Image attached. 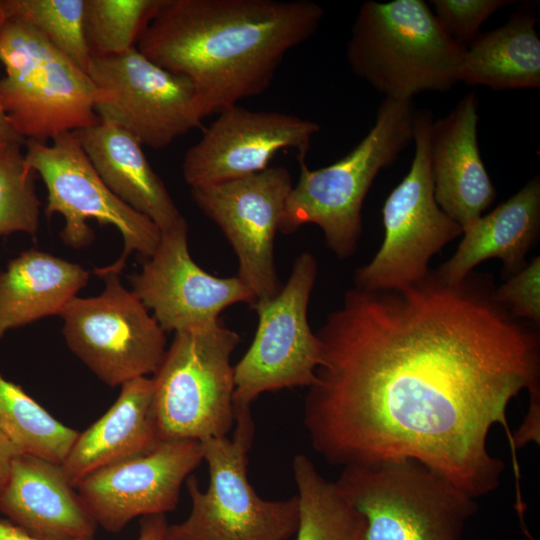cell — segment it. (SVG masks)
Returning <instances> with one entry per match:
<instances>
[{
    "label": "cell",
    "instance_id": "obj_1",
    "mask_svg": "<svg viewBox=\"0 0 540 540\" xmlns=\"http://www.w3.org/2000/svg\"><path fill=\"white\" fill-rule=\"evenodd\" d=\"M469 275L354 287L315 332L303 423L329 464L410 458L476 499L498 488L504 463L489 434L503 427L513 452L507 409L540 392V340Z\"/></svg>",
    "mask_w": 540,
    "mask_h": 540
},
{
    "label": "cell",
    "instance_id": "obj_2",
    "mask_svg": "<svg viewBox=\"0 0 540 540\" xmlns=\"http://www.w3.org/2000/svg\"><path fill=\"white\" fill-rule=\"evenodd\" d=\"M323 15L309 0H161L136 47L188 78L207 117L264 93Z\"/></svg>",
    "mask_w": 540,
    "mask_h": 540
},
{
    "label": "cell",
    "instance_id": "obj_3",
    "mask_svg": "<svg viewBox=\"0 0 540 540\" xmlns=\"http://www.w3.org/2000/svg\"><path fill=\"white\" fill-rule=\"evenodd\" d=\"M466 47L444 32L422 0L364 2L347 44L350 69L384 98L411 101L460 82Z\"/></svg>",
    "mask_w": 540,
    "mask_h": 540
},
{
    "label": "cell",
    "instance_id": "obj_4",
    "mask_svg": "<svg viewBox=\"0 0 540 540\" xmlns=\"http://www.w3.org/2000/svg\"><path fill=\"white\" fill-rule=\"evenodd\" d=\"M413 128L411 101L384 98L372 128L343 158L317 170L298 160L299 178L287 198L279 231L290 234L315 224L336 256L352 255L362 232L364 199L379 171L413 140Z\"/></svg>",
    "mask_w": 540,
    "mask_h": 540
},
{
    "label": "cell",
    "instance_id": "obj_5",
    "mask_svg": "<svg viewBox=\"0 0 540 540\" xmlns=\"http://www.w3.org/2000/svg\"><path fill=\"white\" fill-rule=\"evenodd\" d=\"M364 518L365 540H465L477 499L410 458L343 467L334 482Z\"/></svg>",
    "mask_w": 540,
    "mask_h": 540
},
{
    "label": "cell",
    "instance_id": "obj_6",
    "mask_svg": "<svg viewBox=\"0 0 540 540\" xmlns=\"http://www.w3.org/2000/svg\"><path fill=\"white\" fill-rule=\"evenodd\" d=\"M234 412L231 438L201 441L208 488L202 491L195 476L186 479L191 511L184 521L168 524L167 540H288L296 534L297 494L265 500L256 493L247 476L255 433L251 408L234 407Z\"/></svg>",
    "mask_w": 540,
    "mask_h": 540
},
{
    "label": "cell",
    "instance_id": "obj_7",
    "mask_svg": "<svg viewBox=\"0 0 540 540\" xmlns=\"http://www.w3.org/2000/svg\"><path fill=\"white\" fill-rule=\"evenodd\" d=\"M0 104L25 141L47 142L99 121L97 89L86 71L36 29L6 18L0 27Z\"/></svg>",
    "mask_w": 540,
    "mask_h": 540
},
{
    "label": "cell",
    "instance_id": "obj_8",
    "mask_svg": "<svg viewBox=\"0 0 540 540\" xmlns=\"http://www.w3.org/2000/svg\"><path fill=\"white\" fill-rule=\"evenodd\" d=\"M240 342L221 319L176 332L152 375L153 410L160 439L203 441L225 437L234 426V366Z\"/></svg>",
    "mask_w": 540,
    "mask_h": 540
},
{
    "label": "cell",
    "instance_id": "obj_9",
    "mask_svg": "<svg viewBox=\"0 0 540 540\" xmlns=\"http://www.w3.org/2000/svg\"><path fill=\"white\" fill-rule=\"evenodd\" d=\"M429 110L414 113L415 154L402 181L383 208L384 240L373 259L359 267L355 287L365 290L401 289L423 280L432 256L462 234L461 226L438 206L429 159Z\"/></svg>",
    "mask_w": 540,
    "mask_h": 540
},
{
    "label": "cell",
    "instance_id": "obj_10",
    "mask_svg": "<svg viewBox=\"0 0 540 540\" xmlns=\"http://www.w3.org/2000/svg\"><path fill=\"white\" fill-rule=\"evenodd\" d=\"M94 273L104 281L101 294L76 296L59 315L67 346L108 386L153 375L166 352L165 332L122 285L121 270L110 264Z\"/></svg>",
    "mask_w": 540,
    "mask_h": 540
},
{
    "label": "cell",
    "instance_id": "obj_11",
    "mask_svg": "<svg viewBox=\"0 0 540 540\" xmlns=\"http://www.w3.org/2000/svg\"><path fill=\"white\" fill-rule=\"evenodd\" d=\"M28 165L47 189L45 214H61L65 225L60 238L66 246L81 249L92 244L95 234L87 221L113 225L123 239V252L113 262L123 269L136 253L148 259L160 240V229L146 216L119 199L105 185L73 132L60 134L52 143L25 141Z\"/></svg>",
    "mask_w": 540,
    "mask_h": 540
},
{
    "label": "cell",
    "instance_id": "obj_12",
    "mask_svg": "<svg viewBox=\"0 0 540 540\" xmlns=\"http://www.w3.org/2000/svg\"><path fill=\"white\" fill-rule=\"evenodd\" d=\"M87 74L97 89L98 118L123 128L142 146L163 149L205 118L192 82L137 47L115 56H91Z\"/></svg>",
    "mask_w": 540,
    "mask_h": 540
},
{
    "label": "cell",
    "instance_id": "obj_13",
    "mask_svg": "<svg viewBox=\"0 0 540 540\" xmlns=\"http://www.w3.org/2000/svg\"><path fill=\"white\" fill-rule=\"evenodd\" d=\"M317 271L315 257L301 253L281 290L252 306L258 326L250 347L234 366V407L251 406L265 392L314 383L320 346L307 309Z\"/></svg>",
    "mask_w": 540,
    "mask_h": 540
},
{
    "label": "cell",
    "instance_id": "obj_14",
    "mask_svg": "<svg viewBox=\"0 0 540 540\" xmlns=\"http://www.w3.org/2000/svg\"><path fill=\"white\" fill-rule=\"evenodd\" d=\"M293 187L289 171L268 167L256 174L190 188L197 207L223 232L238 260V277L255 302L282 288L274 263V238Z\"/></svg>",
    "mask_w": 540,
    "mask_h": 540
},
{
    "label": "cell",
    "instance_id": "obj_15",
    "mask_svg": "<svg viewBox=\"0 0 540 540\" xmlns=\"http://www.w3.org/2000/svg\"><path fill=\"white\" fill-rule=\"evenodd\" d=\"M132 292L152 312L164 332H180L217 322L227 307L255 297L238 277L209 274L192 259L183 216L161 231L158 245L139 273L129 277Z\"/></svg>",
    "mask_w": 540,
    "mask_h": 540
},
{
    "label": "cell",
    "instance_id": "obj_16",
    "mask_svg": "<svg viewBox=\"0 0 540 540\" xmlns=\"http://www.w3.org/2000/svg\"><path fill=\"white\" fill-rule=\"evenodd\" d=\"M189 147L182 175L190 188L206 187L247 177L268 168L282 149H295L305 160L319 123L297 115L252 111L234 105L220 113Z\"/></svg>",
    "mask_w": 540,
    "mask_h": 540
},
{
    "label": "cell",
    "instance_id": "obj_17",
    "mask_svg": "<svg viewBox=\"0 0 540 540\" xmlns=\"http://www.w3.org/2000/svg\"><path fill=\"white\" fill-rule=\"evenodd\" d=\"M202 461L201 441L163 440L147 453L93 472L74 487L97 525L118 533L136 517L174 510L183 482Z\"/></svg>",
    "mask_w": 540,
    "mask_h": 540
},
{
    "label": "cell",
    "instance_id": "obj_18",
    "mask_svg": "<svg viewBox=\"0 0 540 540\" xmlns=\"http://www.w3.org/2000/svg\"><path fill=\"white\" fill-rule=\"evenodd\" d=\"M477 108L476 94L469 93L448 115L433 121L429 132L435 200L462 230L481 217L496 197L478 147Z\"/></svg>",
    "mask_w": 540,
    "mask_h": 540
},
{
    "label": "cell",
    "instance_id": "obj_19",
    "mask_svg": "<svg viewBox=\"0 0 540 540\" xmlns=\"http://www.w3.org/2000/svg\"><path fill=\"white\" fill-rule=\"evenodd\" d=\"M0 512L42 540L94 538V521L61 464L17 455L0 492Z\"/></svg>",
    "mask_w": 540,
    "mask_h": 540
},
{
    "label": "cell",
    "instance_id": "obj_20",
    "mask_svg": "<svg viewBox=\"0 0 540 540\" xmlns=\"http://www.w3.org/2000/svg\"><path fill=\"white\" fill-rule=\"evenodd\" d=\"M153 391L152 377L122 384L112 406L78 433L61 464L73 486L99 469L153 450L162 441L153 410Z\"/></svg>",
    "mask_w": 540,
    "mask_h": 540
},
{
    "label": "cell",
    "instance_id": "obj_21",
    "mask_svg": "<svg viewBox=\"0 0 540 540\" xmlns=\"http://www.w3.org/2000/svg\"><path fill=\"white\" fill-rule=\"evenodd\" d=\"M73 133L97 174L119 199L160 231L180 219L179 209L135 137L101 119Z\"/></svg>",
    "mask_w": 540,
    "mask_h": 540
},
{
    "label": "cell",
    "instance_id": "obj_22",
    "mask_svg": "<svg viewBox=\"0 0 540 540\" xmlns=\"http://www.w3.org/2000/svg\"><path fill=\"white\" fill-rule=\"evenodd\" d=\"M540 229V180H529L516 194L462 230L454 255L435 272L447 284L462 282L476 265L489 258L503 262V273L513 276Z\"/></svg>",
    "mask_w": 540,
    "mask_h": 540
},
{
    "label": "cell",
    "instance_id": "obj_23",
    "mask_svg": "<svg viewBox=\"0 0 540 540\" xmlns=\"http://www.w3.org/2000/svg\"><path fill=\"white\" fill-rule=\"evenodd\" d=\"M89 275L81 265L37 249L10 260L0 271V340L11 329L60 315Z\"/></svg>",
    "mask_w": 540,
    "mask_h": 540
},
{
    "label": "cell",
    "instance_id": "obj_24",
    "mask_svg": "<svg viewBox=\"0 0 540 540\" xmlns=\"http://www.w3.org/2000/svg\"><path fill=\"white\" fill-rule=\"evenodd\" d=\"M537 19L517 12L502 26L478 34L466 47L460 82L493 90L540 87V39Z\"/></svg>",
    "mask_w": 540,
    "mask_h": 540
},
{
    "label": "cell",
    "instance_id": "obj_25",
    "mask_svg": "<svg viewBox=\"0 0 540 540\" xmlns=\"http://www.w3.org/2000/svg\"><path fill=\"white\" fill-rule=\"evenodd\" d=\"M299 500L296 540H365V520L304 454L292 462Z\"/></svg>",
    "mask_w": 540,
    "mask_h": 540
},
{
    "label": "cell",
    "instance_id": "obj_26",
    "mask_svg": "<svg viewBox=\"0 0 540 540\" xmlns=\"http://www.w3.org/2000/svg\"><path fill=\"white\" fill-rule=\"evenodd\" d=\"M0 430L23 454L62 464L78 431L67 427L0 373Z\"/></svg>",
    "mask_w": 540,
    "mask_h": 540
},
{
    "label": "cell",
    "instance_id": "obj_27",
    "mask_svg": "<svg viewBox=\"0 0 540 540\" xmlns=\"http://www.w3.org/2000/svg\"><path fill=\"white\" fill-rule=\"evenodd\" d=\"M6 18L39 31L57 50L87 72L85 0H1Z\"/></svg>",
    "mask_w": 540,
    "mask_h": 540
},
{
    "label": "cell",
    "instance_id": "obj_28",
    "mask_svg": "<svg viewBox=\"0 0 540 540\" xmlns=\"http://www.w3.org/2000/svg\"><path fill=\"white\" fill-rule=\"evenodd\" d=\"M161 0H85L84 30L90 55L106 57L136 47Z\"/></svg>",
    "mask_w": 540,
    "mask_h": 540
},
{
    "label": "cell",
    "instance_id": "obj_29",
    "mask_svg": "<svg viewBox=\"0 0 540 540\" xmlns=\"http://www.w3.org/2000/svg\"><path fill=\"white\" fill-rule=\"evenodd\" d=\"M36 175L21 143L0 146V235L38 232L42 204L36 193Z\"/></svg>",
    "mask_w": 540,
    "mask_h": 540
},
{
    "label": "cell",
    "instance_id": "obj_30",
    "mask_svg": "<svg viewBox=\"0 0 540 540\" xmlns=\"http://www.w3.org/2000/svg\"><path fill=\"white\" fill-rule=\"evenodd\" d=\"M508 0H432L434 15L444 32L457 44L467 47L481 25Z\"/></svg>",
    "mask_w": 540,
    "mask_h": 540
},
{
    "label": "cell",
    "instance_id": "obj_31",
    "mask_svg": "<svg viewBox=\"0 0 540 540\" xmlns=\"http://www.w3.org/2000/svg\"><path fill=\"white\" fill-rule=\"evenodd\" d=\"M540 258L529 263L493 291L495 302L510 309L513 317L540 321Z\"/></svg>",
    "mask_w": 540,
    "mask_h": 540
},
{
    "label": "cell",
    "instance_id": "obj_32",
    "mask_svg": "<svg viewBox=\"0 0 540 540\" xmlns=\"http://www.w3.org/2000/svg\"><path fill=\"white\" fill-rule=\"evenodd\" d=\"M168 523L165 514L141 517L136 540H167Z\"/></svg>",
    "mask_w": 540,
    "mask_h": 540
},
{
    "label": "cell",
    "instance_id": "obj_33",
    "mask_svg": "<svg viewBox=\"0 0 540 540\" xmlns=\"http://www.w3.org/2000/svg\"><path fill=\"white\" fill-rule=\"evenodd\" d=\"M22 454L9 437L0 430V492L10 473L14 458Z\"/></svg>",
    "mask_w": 540,
    "mask_h": 540
},
{
    "label": "cell",
    "instance_id": "obj_34",
    "mask_svg": "<svg viewBox=\"0 0 540 540\" xmlns=\"http://www.w3.org/2000/svg\"><path fill=\"white\" fill-rule=\"evenodd\" d=\"M5 19L6 16L0 0V27ZM10 143L25 144V140L14 131L0 104V146Z\"/></svg>",
    "mask_w": 540,
    "mask_h": 540
},
{
    "label": "cell",
    "instance_id": "obj_35",
    "mask_svg": "<svg viewBox=\"0 0 540 540\" xmlns=\"http://www.w3.org/2000/svg\"><path fill=\"white\" fill-rule=\"evenodd\" d=\"M0 540H42L31 536L20 527L8 521L0 520ZM76 540H95L94 538H82Z\"/></svg>",
    "mask_w": 540,
    "mask_h": 540
}]
</instances>
